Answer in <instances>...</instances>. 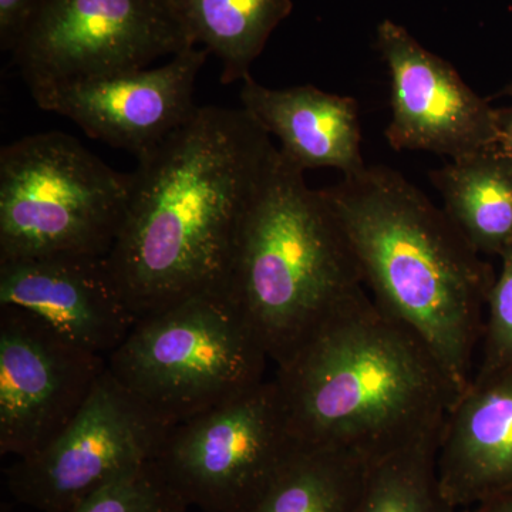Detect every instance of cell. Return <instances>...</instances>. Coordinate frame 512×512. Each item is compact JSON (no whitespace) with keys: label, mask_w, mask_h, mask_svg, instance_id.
Instances as JSON below:
<instances>
[{"label":"cell","mask_w":512,"mask_h":512,"mask_svg":"<svg viewBox=\"0 0 512 512\" xmlns=\"http://www.w3.org/2000/svg\"><path fill=\"white\" fill-rule=\"evenodd\" d=\"M195 45L220 59L221 82L244 80L291 0H171Z\"/></svg>","instance_id":"cell-18"},{"label":"cell","mask_w":512,"mask_h":512,"mask_svg":"<svg viewBox=\"0 0 512 512\" xmlns=\"http://www.w3.org/2000/svg\"><path fill=\"white\" fill-rule=\"evenodd\" d=\"M436 461L456 510L512 487V367L474 373L448 410Z\"/></svg>","instance_id":"cell-14"},{"label":"cell","mask_w":512,"mask_h":512,"mask_svg":"<svg viewBox=\"0 0 512 512\" xmlns=\"http://www.w3.org/2000/svg\"><path fill=\"white\" fill-rule=\"evenodd\" d=\"M188 508L151 461L104 485L67 512H187Z\"/></svg>","instance_id":"cell-20"},{"label":"cell","mask_w":512,"mask_h":512,"mask_svg":"<svg viewBox=\"0 0 512 512\" xmlns=\"http://www.w3.org/2000/svg\"><path fill=\"white\" fill-rule=\"evenodd\" d=\"M208 50L190 47L157 69L57 84L32 92L37 106L74 121L94 140L146 156L191 119Z\"/></svg>","instance_id":"cell-12"},{"label":"cell","mask_w":512,"mask_h":512,"mask_svg":"<svg viewBox=\"0 0 512 512\" xmlns=\"http://www.w3.org/2000/svg\"><path fill=\"white\" fill-rule=\"evenodd\" d=\"M377 45L392 82L386 138L394 150L430 151L456 160L500 144L497 109L450 63L390 20L377 29Z\"/></svg>","instance_id":"cell-11"},{"label":"cell","mask_w":512,"mask_h":512,"mask_svg":"<svg viewBox=\"0 0 512 512\" xmlns=\"http://www.w3.org/2000/svg\"><path fill=\"white\" fill-rule=\"evenodd\" d=\"M369 464L339 448L301 446L244 512H357Z\"/></svg>","instance_id":"cell-17"},{"label":"cell","mask_w":512,"mask_h":512,"mask_svg":"<svg viewBox=\"0 0 512 512\" xmlns=\"http://www.w3.org/2000/svg\"><path fill=\"white\" fill-rule=\"evenodd\" d=\"M278 150L232 251L221 295L276 366L366 292L342 222Z\"/></svg>","instance_id":"cell-4"},{"label":"cell","mask_w":512,"mask_h":512,"mask_svg":"<svg viewBox=\"0 0 512 512\" xmlns=\"http://www.w3.org/2000/svg\"><path fill=\"white\" fill-rule=\"evenodd\" d=\"M498 131H500V146L512 158V107L497 109Z\"/></svg>","instance_id":"cell-24"},{"label":"cell","mask_w":512,"mask_h":512,"mask_svg":"<svg viewBox=\"0 0 512 512\" xmlns=\"http://www.w3.org/2000/svg\"><path fill=\"white\" fill-rule=\"evenodd\" d=\"M498 96L512 97V83L508 84L507 87H504V89L498 93Z\"/></svg>","instance_id":"cell-25"},{"label":"cell","mask_w":512,"mask_h":512,"mask_svg":"<svg viewBox=\"0 0 512 512\" xmlns=\"http://www.w3.org/2000/svg\"><path fill=\"white\" fill-rule=\"evenodd\" d=\"M106 357L72 345L35 316L0 306V454L30 456L82 409Z\"/></svg>","instance_id":"cell-10"},{"label":"cell","mask_w":512,"mask_h":512,"mask_svg":"<svg viewBox=\"0 0 512 512\" xmlns=\"http://www.w3.org/2000/svg\"><path fill=\"white\" fill-rule=\"evenodd\" d=\"M130 181L62 131L3 147L0 262L107 258L126 217Z\"/></svg>","instance_id":"cell-5"},{"label":"cell","mask_w":512,"mask_h":512,"mask_svg":"<svg viewBox=\"0 0 512 512\" xmlns=\"http://www.w3.org/2000/svg\"><path fill=\"white\" fill-rule=\"evenodd\" d=\"M242 82V109L269 136L279 138V150L303 171L328 167L352 175L366 167L359 110L352 97L309 84L271 89L251 74Z\"/></svg>","instance_id":"cell-15"},{"label":"cell","mask_w":512,"mask_h":512,"mask_svg":"<svg viewBox=\"0 0 512 512\" xmlns=\"http://www.w3.org/2000/svg\"><path fill=\"white\" fill-rule=\"evenodd\" d=\"M461 512H512V487L463 508Z\"/></svg>","instance_id":"cell-23"},{"label":"cell","mask_w":512,"mask_h":512,"mask_svg":"<svg viewBox=\"0 0 512 512\" xmlns=\"http://www.w3.org/2000/svg\"><path fill=\"white\" fill-rule=\"evenodd\" d=\"M268 360L231 303L205 293L138 319L107 367L174 426L264 382Z\"/></svg>","instance_id":"cell-6"},{"label":"cell","mask_w":512,"mask_h":512,"mask_svg":"<svg viewBox=\"0 0 512 512\" xmlns=\"http://www.w3.org/2000/svg\"><path fill=\"white\" fill-rule=\"evenodd\" d=\"M278 150L244 109L204 106L138 158L107 256L138 318L221 295L239 227Z\"/></svg>","instance_id":"cell-1"},{"label":"cell","mask_w":512,"mask_h":512,"mask_svg":"<svg viewBox=\"0 0 512 512\" xmlns=\"http://www.w3.org/2000/svg\"><path fill=\"white\" fill-rule=\"evenodd\" d=\"M444 212L481 255L512 248V158L498 146L431 171Z\"/></svg>","instance_id":"cell-16"},{"label":"cell","mask_w":512,"mask_h":512,"mask_svg":"<svg viewBox=\"0 0 512 512\" xmlns=\"http://www.w3.org/2000/svg\"><path fill=\"white\" fill-rule=\"evenodd\" d=\"M194 46L171 0H45L10 53L32 93L146 69Z\"/></svg>","instance_id":"cell-8"},{"label":"cell","mask_w":512,"mask_h":512,"mask_svg":"<svg viewBox=\"0 0 512 512\" xmlns=\"http://www.w3.org/2000/svg\"><path fill=\"white\" fill-rule=\"evenodd\" d=\"M301 446L272 379L171 426L154 463L188 507L244 512Z\"/></svg>","instance_id":"cell-7"},{"label":"cell","mask_w":512,"mask_h":512,"mask_svg":"<svg viewBox=\"0 0 512 512\" xmlns=\"http://www.w3.org/2000/svg\"><path fill=\"white\" fill-rule=\"evenodd\" d=\"M170 427L107 367L55 439L6 470L10 494L36 511H70L104 485L156 460Z\"/></svg>","instance_id":"cell-9"},{"label":"cell","mask_w":512,"mask_h":512,"mask_svg":"<svg viewBox=\"0 0 512 512\" xmlns=\"http://www.w3.org/2000/svg\"><path fill=\"white\" fill-rule=\"evenodd\" d=\"M0 306L29 313L77 348L106 359L140 319L107 258L97 256L0 262Z\"/></svg>","instance_id":"cell-13"},{"label":"cell","mask_w":512,"mask_h":512,"mask_svg":"<svg viewBox=\"0 0 512 512\" xmlns=\"http://www.w3.org/2000/svg\"><path fill=\"white\" fill-rule=\"evenodd\" d=\"M500 258L501 271L488 295L477 370L512 367V248Z\"/></svg>","instance_id":"cell-21"},{"label":"cell","mask_w":512,"mask_h":512,"mask_svg":"<svg viewBox=\"0 0 512 512\" xmlns=\"http://www.w3.org/2000/svg\"><path fill=\"white\" fill-rule=\"evenodd\" d=\"M274 380L302 446L369 463L440 436L461 393L426 342L366 292L276 366Z\"/></svg>","instance_id":"cell-2"},{"label":"cell","mask_w":512,"mask_h":512,"mask_svg":"<svg viewBox=\"0 0 512 512\" xmlns=\"http://www.w3.org/2000/svg\"><path fill=\"white\" fill-rule=\"evenodd\" d=\"M384 312L433 350L460 392L474 376L493 266L402 174L383 165L322 190Z\"/></svg>","instance_id":"cell-3"},{"label":"cell","mask_w":512,"mask_h":512,"mask_svg":"<svg viewBox=\"0 0 512 512\" xmlns=\"http://www.w3.org/2000/svg\"><path fill=\"white\" fill-rule=\"evenodd\" d=\"M45 0H0V46L12 52Z\"/></svg>","instance_id":"cell-22"},{"label":"cell","mask_w":512,"mask_h":512,"mask_svg":"<svg viewBox=\"0 0 512 512\" xmlns=\"http://www.w3.org/2000/svg\"><path fill=\"white\" fill-rule=\"evenodd\" d=\"M439 437L370 463L357 512H456L437 474Z\"/></svg>","instance_id":"cell-19"}]
</instances>
